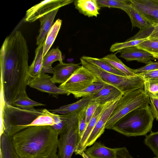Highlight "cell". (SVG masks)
I'll return each instance as SVG.
<instances>
[{"mask_svg": "<svg viewBox=\"0 0 158 158\" xmlns=\"http://www.w3.org/2000/svg\"><path fill=\"white\" fill-rule=\"evenodd\" d=\"M28 49L22 32L17 31L5 40L0 51L1 89L5 102L13 105L19 95L26 92L30 76Z\"/></svg>", "mask_w": 158, "mask_h": 158, "instance_id": "6da1fadb", "label": "cell"}, {"mask_svg": "<svg viewBox=\"0 0 158 158\" xmlns=\"http://www.w3.org/2000/svg\"><path fill=\"white\" fill-rule=\"evenodd\" d=\"M58 135L51 126H32L10 139L19 158H48L56 153Z\"/></svg>", "mask_w": 158, "mask_h": 158, "instance_id": "7a4b0ae2", "label": "cell"}, {"mask_svg": "<svg viewBox=\"0 0 158 158\" xmlns=\"http://www.w3.org/2000/svg\"><path fill=\"white\" fill-rule=\"evenodd\" d=\"M1 95L2 102L0 135L4 133L10 137L44 114L43 109H24L8 104L5 102L3 95Z\"/></svg>", "mask_w": 158, "mask_h": 158, "instance_id": "3957f363", "label": "cell"}, {"mask_svg": "<svg viewBox=\"0 0 158 158\" xmlns=\"http://www.w3.org/2000/svg\"><path fill=\"white\" fill-rule=\"evenodd\" d=\"M154 119L148 105L128 113L118 121L111 129L128 137L146 135L151 131Z\"/></svg>", "mask_w": 158, "mask_h": 158, "instance_id": "277c9868", "label": "cell"}, {"mask_svg": "<svg viewBox=\"0 0 158 158\" xmlns=\"http://www.w3.org/2000/svg\"><path fill=\"white\" fill-rule=\"evenodd\" d=\"M80 60L82 66L94 74L99 81L116 87L123 94L144 88L145 81L136 75L127 76L114 74L103 70L81 57Z\"/></svg>", "mask_w": 158, "mask_h": 158, "instance_id": "5b68a950", "label": "cell"}, {"mask_svg": "<svg viewBox=\"0 0 158 158\" xmlns=\"http://www.w3.org/2000/svg\"><path fill=\"white\" fill-rule=\"evenodd\" d=\"M149 104V97L144 88L124 93L118 100L106 125L105 129H111L114 124L126 114Z\"/></svg>", "mask_w": 158, "mask_h": 158, "instance_id": "8992f818", "label": "cell"}, {"mask_svg": "<svg viewBox=\"0 0 158 158\" xmlns=\"http://www.w3.org/2000/svg\"><path fill=\"white\" fill-rule=\"evenodd\" d=\"M77 114H75L59 135L57 148L59 158H71L80 141Z\"/></svg>", "mask_w": 158, "mask_h": 158, "instance_id": "52a82bcc", "label": "cell"}, {"mask_svg": "<svg viewBox=\"0 0 158 158\" xmlns=\"http://www.w3.org/2000/svg\"><path fill=\"white\" fill-rule=\"evenodd\" d=\"M99 81L93 73L82 65L65 82L59 87L68 93L76 92L86 88L93 83Z\"/></svg>", "mask_w": 158, "mask_h": 158, "instance_id": "ba28073f", "label": "cell"}, {"mask_svg": "<svg viewBox=\"0 0 158 158\" xmlns=\"http://www.w3.org/2000/svg\"><path fill=\"white\" fill-rule=\"evenodd\" d=\"M74 1L73 0H50L41 2L26 11L25 20L28 22H33L44 15L72 3Z\"/></svg>", "mask_w": 158, "mask_h": 158, "instance_id": "9c48e42d", "label": "cell"}, {"mask_svg": "<svg viewBox=\"0 0 158 158\" xmlns=\"http://www.w3.org/2000/svg\"><path fill=\"white\" fill-rule=\"evenodd\" d=\"M133 6L152 27L158 25V0H130Z\"/></svg>", "mask_w": 158, "mask_h": 158, "instance_id": "30bf717a", "label": "cell"}, {"mask_svg": "<svg viewBox=\"0 0 158 158\" xmlns=\"http://www.w3.org/2000/svg\"><path fill=\"white\" fill-rule=\"evenodd\" d=\"M51 77L48 74L42 73L38 76L31 78L28 85L39 91L52 94L56 97L60 94H66L68 95L67 92L56 85L55 83L52 81Z\"/></svg>", "mask_w": 158, "mask_h": 158, "instance_id": "8fae6325", "label": "cell"}, {"mask_svg": "<svg viewBox=\"0 0 158 158\" xmlns=\"http://www.w3.org/2000/svg\"><path fill=\"white\" fill-rule=\"evenodd\" d=\"M120 98L112 101L102 113L88 139L86 147L93 145L103 134L105 129L106 125Z\"/></svg>", "mask_w": 158, "mask_h": 158, "instance_id": "7c38bea8", "label": "cell"}, {"mask_svg": "<svg viewBox=\"0 0 158 158\" xmlns=\"http://www.w3.org/2000/svg\"><path fill=\"white\" fill-rule=\"evenodd\" d=\"M111 102L101 105L98 107L88 123L86 129L80 139L74 152L76 155H81L86 149V144L89 135L102 113Z\"/></svg>", "mask_w": 158, "mask_h": 158, "instance_id": "4fadbf2b", "label": "cell"}, {"mask_svg": "<svg viewBox=\"0 0 158 158\" xmlns=\"http://www.w3.org/2000/svg\"><path fill=\"white\" fill-rule=\"evenodd\" d=\"M81 66L73 63H60L53 68V75L51 77L55 83L62 84L67 81Z\"/></svg>", "mask_w": 158, "mask_h": 158, "instance_id": "5bb4252c", "label": "cell"}, {"mask_svg": "<svg viewBox=\"0 0 158 158\" xmlns=\"http://www.w3.org/2000/svg\"><path fill=\"white\" fill-rule=\"evenodd\" d=\"M117 52L120 53V57L124 58L127 61L136 60L146 64L154 58L151 54L136 46L127 48L118 51Z\"/></svg>", "mask_w": 158, "mask_h": 158, "instance_id": "9a60e30c", "label": "cell"}, {"mask_svg": "<svg viewBox=\"0 0 158 158\" xmlns=\"http://www.w3.org/2000/svg\"><path fill=\"white\" fill-rule=\"evenodd\" d=\"M123 93L116 87L106 84L92 97L98 101L100 105L113 101L121 98Z\"/></svg>", "mask_w": 158, "mask_h": 158, "instance_id": "2e32d148", "label": "cell"}, {"mask_svg": "<svg viewBox=\"0 0 158 158\" xmlns=\"http://www.w3.org/2000/svg\"><path fill=\"white\" fill-rule=\"evenodd\" d=\"M93 100L92 97H83L73 103L49 110L53 114L62 115L77 114Z\"/></svg>", "mask_w": 158, "mask_h": 158, "instance_id": "e0dca14e", "label": "cell"}, {"mask_svg": "<svg viewBox=\"0 0 158 158\" xmlns=\"http://www.w3.org/2000/svg\"><path fill=\"white\" fill-rule=\"evenodd\" d=\"M59 9L53 10L40 17V27L39 33L36 38V45H38L45 40Z\"/></svg>", "mask_w": 158, "mask_h": 158, "instance_id": "ac0fdd59", "label": "cell"}, {"mask_svg": "<svg viewBox=\"0 0 158 158\" xmlns=\"http://www.w3.org/2000/svg\"><path fill=\"white\" fill-rule=\"evenodd\" d=\"M74 4L79 13L89 17H97L99 14L101 8L97 0H76Z\"/></svg>", "mask_w": 158, "mask_h": 158, "instance_id": "d6986e66", "label": "cell"}, {"mask_svg": "<svg viewBox=\"0 0 158 158\" xmlns=\"http://www.w3.org/2000/svg\"><path fill=\"white\" fill-rule=\"evenodd\" d=\"M84 152L91 158H114L115 148L107 147L100 142H95Z\"/></svg>", "mask_w": 158, "mask_h": 158, "instance_id": "ffe728a7", "label": "cell"}, {"mask_svg": "<svg viewBox=\"0 0 158 158\" xmlns=\"http://www.w3.org/2000/svg\"><path fill=\"white\" fill-rule=\"evenodd\" d=\"M45 40L38 45L35 51L34 60L29 67L30 77L39 76L41 74L43 62V53Z\"/></svg>", "mask_w": 158, "mask_h": 158, "instance_id": "44dd1931", "label": "cell"}, {"mask_svg": "<svg viewBox=\"0 0 158 158\" xmlns=\"http://www.w3.org/2000/svg\"><path fill=\"white\" fill-rule=\"evenodd\" d=\"M58 61L60 63H63L62 54L58 48H53L48 51L43 58L42 73H53L52 65L54 62Z\"/></svg>", "mask_w": 158, "mask_h": 158, "instance_id": "7402d4cb", "label": "cell"}, {"mask_svg": "<svg viewBox=\"0 0 158 158\" xmlns=\"http://www.w3.org/2000/svg\"><path fill=\"white\" fill-rule=\"evenodd\" d=\"M125 11L130 17L132 27L139 28V31H145L149 27L150 25L133 6L131 4Z\"/></svg>", "mask_w": 158, "mask_h": 158, "instance_id": "603a6c76", "label": "cell"}, {"mask_svg": "<svg viewBox=\"0 0 158 158\" xmlns=\"http://www.w3.org/2000/svg\"><path fill=\"white\" fill-rule=\"evenodd\" d=\"M116 54V53L108 54L101 59L110 63L114 67L126 76H135L134 69H131L125 65L117 57Z\"/></svg>", "mask_w": 158, "mask_h": 158, "instance_id": "cb8c5ba5", "label": "cell"}, {"mask_svg": "<svg viewBox=\"0 0 158 158\" xmlns=\"http://www.w3.org/2000/svg\"><path fill=\"white\" fill-rule=\"evenodd\" d=\"M0 158H19L12 145L10 137L4 133L0 135Z\"/></svg>", "mask_w": 158, "mask_h": 158, "instance_id": "d4e9b609", "label": "cell"}, {"mask_svg": "<svg viewBox=\"0 0 158 158\" xmlns=\"http://www.w3.org/2000/svg\"><path fill=\"white\" fill-rule=\"evenodd\" d=\"M81 58L87 62L91 63L107 72L120 76H126L114 67L110 63L102 60L101 58L86 56H83Z\"/></svg>", "mask_w": 158, "mask_h": 158, "instance_id": "484cf974", "label": "cell"}, {"mask_svg": "<svg viewBox=\"0 0 158 158\" xmlns=\"http://www.w3.org/2000/svg\"><path fill=\"white\" fill-rule=\"evenodd\" d=\"M62 21L58 19L53 25L48 33L44 42L43 57L48 52L57 35L60 28Z\"/></svg>", "mask_w": 158, "mask_h": 158, "instance_id": "4316f807", "label": "cell"}, {"mask_svg": "<svg viewBox=\"0 0 158 158\" xmlns=\"http://www.w3.org/2000/svg\"><path fill=\"white\" fill-rule=\"evenodd\" d=\"M45 104L31 99L26 92L20 94L13 103V106L24 109H29L35 106H44Z\"/></svg>", "mask_w": 158, "mask_h": 158, "instance_id": "83f0119b", "label": "cell"}, {"mask_svg": "<svg viewBox=\"0 0 158 158\" xmlns=\"http://www.w3.org/2000/svg\"><path fill=\"white\" fill-rule=\"evenodd\" d=\"M107 84L100 81H97L93 83L86 88L81 91L72 93L75 98L92 97L97 93Z\"/></svg>", "mask_w": 158, "mask_h": 158, "instance_id": "f1b7e54d", "label": "cell"}, {"mask_svg": "<svg viewBox=\"0 0 158 158\" xmlns=\"http://www.w3.org/2000/svg\"><path fill=\"white\" fill-rule=\"evenodd\" d=\"M97 2L100 8H117L124 11L131 5L130 0H97Z\"/></svg>", "mask_w": 158, "mask_h": 158, "instance_id": "f546056e", "label": "cell"}, {"mask_svg": "<svg viewBox=\"0 0 158 158\" xmlns=\"http://www.w3.org/2000/svg\"><path fill=\"white\" fill-rule=\"evenodd\" d=\"M136 46L151 54L154 58L158 59V39H148Z\"/></svg>", "mask_w": 158, "mask_h": 158, "instance_id": "4dcf8cb0", "label": "cell"}, {"mask_svg": "<svg viewBox=\"0 0 158 158\" xmlns=\"http://www.w3.org/2000/svg\"><path fill=\"white\" fill-rule=\"evenodd\" d=\"M148 39V38L138 40H131L129 39L124 42L116 43L110 47V51L112 52L131 47L136 46Z\"/></svg>", "mask_w": 158, "mask_h": 158, "instance_id": "1f68e13d", "label": "cell"}, {"mask_svg": "<svg viewBox=\"0 0 158 158\" xmlns=\"http://www.w3.org/2000/svg\"><path fill=\"white\" fill-rule=\"evenodd\" d=\"M144 143L158 157V131H151L150 134L146 135L144 140Z\"/></svg>", "mask_w": 158, "mask_h": 158, "instance_id": "d6a6232c", "label": "cell"}, {"mask_svg": "<svg viewBox=\"0 0 158 158\" xmlns=\"http://www.w3.org/2000/svg\"><path fill=\"white\" fill-rule=\"evenodd\" d=\"M44 114L41 115L35 119L28 127L32 126H52L55 124L53 118L50 115L45 113L43 109Z\"/></svg>", "mask_w": 158, "mask_h": 158, "instance_id": "836d02e7", "label": "cell"}, {"mask_svg": "<svg viewBox=\"0 0 158 158\" xmlns=\"http://www.w3.org/2000/svg\"><path fill=\"white\" fill-rule=\"evenodd\" d=\"M86 106L82 109L77 114L80 140L84 133L87 125L86 122Z\"/></svg>", "mask_w": 158, "mask_h": 158, "instance_id": "e575fe53", "label": "cell"}, {"mask_svg": "<svg viewBox=\"0 0 158 158\" xmlns=\"http://www.w3.org/2000/svg\"><path fill=\"white\" fill-rule=\"evenodd\" d=\"M100 105L99 102L97 100H93L86 106V115L87 124Z\"/></svg>", "mask_w": 158, "mask_h": 158, "instance_id": "d590c367", "label": "cell"}, {"mask_svg": "<svg viewBox=\"0 0 158 158\" xmlns=\"http://www.w3.org/2000/svg\"><path fill=\"white\" fill-rule=\"evenodd\" d=\"M144 81H158V69L137 74Z\"/></svg>", "mask_w": 158, "mask_h": 158, "instance_id": "8d00e7d4", "label": "cell"}, {"mask_svg": "<svg viewBox=\"0 0 158 158\" xmlns=\"http://www.w3.org/2000/svg\"><path fill=\"white\" fill-rule=\"evenodd\" d=\"M147 93L149 97V104L154 118L158 120V97L152 94Z\"/></svg>", "mask_w": 158, "mask_h": 158, "instance_id": "74e56055", "label": "cell"}, {"mask_svg": "<svg viewBox=\"0 0 158 158\" xmlns=\"http://www.w3.org/2000/svg\"><path fill=\"white\" fill-rule=\"evenodd\" d=\"M144 89L147 92L154 95L158 94V81H145Z\"/></svg>", "mask_w": 158, "mask_h": 158, "instance_id": "f35d334b", "label": "cell"}, {"mask_svg": "<svg viewBox=\"0 0 158 158\" xmlns=\"http://www.w3.org/2000/svg\"><path fill=\"white\" fill-rule=\"evenodd\" d=\"M158 69V60L156 62L150 61L145 65L139 68L134 69L135 74L141 73Z\"/></svg>", "mask_w": 158, "mask_h": 158, "instance_id": "ab89813d", "label": "cell"}, {"mask_svg": "<svg viewBox=\"0 0 158 158\" xmlns=\"http://www.w3.org/2000/svg\"><path fill=\"white\" fill-rule=\"evenodd\" d=\"M115 148V154L114 158H134L126 148L123 147Z\"/></svg>", "mask_w": 158, "mask_h": 158, "instance_id": "60d3db41", "label": "cell"}, {"mask_svg": "<svg viewBox=\"0 0 158 158\" xmlns=\"http://www.w3.org/2000/svg\"><path fill=\"white\" fill-rule=\"evenodd\" d=\"M146 37L148 39H158V25L150 26L147 31Z\"/></svg>", "mask_w": 158, "mask_h": 158, "instance_id": "b9f144b4", "label": "cell"}, {"mask_svg": "<svg viewBox=\"0 0 158 158\" xmlns=\"http://www.w3.org/2000/svg\"><path fill=\"white\" fill-rule=\"evenodd\" d=\"M48 158H59L58 154L56 153L52 154Z\"/></svg>", "mask_w": 158, "mask_h": 158, "instance_id": "7bdbcfd3", "label": "cell"}, {"mask_svg": "<svg viewBox=\"0 0 158 158\" xmlns=\"http://www.w3.org/2000/svg\"><path fill=\"white\" fill-rule=\"evenodd\" d=\"M83 158H91L88 155L86 154L84 152H83L81 155Z\"/></svg>", "mask_w": 158, "mask_h": 158, "instance_id": "ee69618b", "label": "cell"}, {"mask_svg": "<svg viewBox=\"0 0 158 158\" xmlns=\"http://www.w3.org/2000/svg\"><path fill=\"white\" fill-rule=\"evenodd\" d=\"M155 95V96H157V97H158V94H155L154 95Z\"/></svg>", "mask_w": 158, "mask_h": 158, "instance_id": "f6af8a7d", "label": "cell"}, {"mask_svg": "<svg viewBox=\"0 0 158 158\" xmlns=\"http://www.w3.org/2000/svg\"><path fill=\"white\" fill-rule=\"evenodd\" d=\"M154 158H158V157H154Z\"/></svg>", "mask_w": 158, "mask_h": 158, "instance_id": "bcb514c9", "label": "cell"}]
</instances>
